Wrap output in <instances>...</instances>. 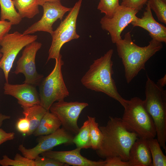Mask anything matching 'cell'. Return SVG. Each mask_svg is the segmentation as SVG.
Instances as JSON below:
<instances>
[{
  "instance_id": "obj_29",
  "label": "cell",
  "mask_w": 166,
  "mask_h": 166,
  "mask_svg": "<svg viewBox=\"0 0 166 166\" xmlns=\"http://www.w3.org/2000/svg\"><path fill=\"white\" fill-rule=\"evenodd\" d=\"M148 0H122L121 5L139 11L141 10Z\"/></svg>"
},
{
  "instance_id": "obj_36",
  "label": "cell",
  "mask_w": 166,
  "mask_h": 166,
  "mask_svg": "<svg viewBox=\"0 0 166 166\" xmlns=\"http://www.w3.org/2000/svg\"><path fill=\"white\" fill-rule=\"evenodd\" d=\"M48 2H61V0H38V3L39 6H41Z\"/></svg>"
},
{
  "instance_id": "obj_16",
  "label": "cell",
  "mask_w": 166,
  "mask_h": 166,
  "mask_svg": "<svg viewBox=\"0 0 166 166\" xmlns=\"http://www.w3.org/2000/svg\"><path fill=\"white\" fill-rule=\"evenodd\" d=\"M141 18L137 17L131 23L134 27L139 26L146 30L152 38L161 42L166 43V27L157 22L152 15L148 2Z\"/></svg>"
},
{
  "instance_id": "obj_2",
  "label": "cell",
  "mask_w": 166,
  "mask_h": 166,
  "mask_svg": "<svg viewBox=\"0 0 166 166\" xmlns=\"http://www.w3.org/2000/svg\"><path fill=\"white\" fill-rule=\"evenodd\" d=\"M118 54L122 59L125 79L130 83L142 69H145L147 61L163 48L162 42L152 38L148 45L140 47L132 40L130 32L126 33L124 39L116 43Z\"/></svg>"
},
{
  "instance_id": "obj_18",
  "label": "cell",
  "mask_w": 166,
  "mask_h": 166,
  "mask_svg": "<svg viewBox=\"0 0 166 166\" xmlns=\"http://www.w3.org/2000/svg\"><path fill=\"white\" fill-rule=\"evenodd\" d=\"M61 125L57 117L47 110L33 134L36 136L49 134L55 132Z\"/></svg>"
},
{
  "instance_id": "obj_10",
  "label": "cell",
  "mask_w": 166,
  "mask_h": 166,
  "mask_svg": "<svg viewBox=\"0 0 166 166\" xmlns=\"http://www.w3.org/2000/svg\"><path fill=\"white\" fill-rule=\"evenodd\" d=\"M73 135L63 128H59L51 134L39 136L37 139L38 144L35 147L27 149L20 144L18 149L23 156L34 160L42 153L51 150L57 146L73 143Z\"/></svg>"
},
{
  "instance_id": "obj_17",
  "label": "cell",
  "mask_w": 166,
  "mask_h": 166,
  "mask_svg": "<svg viewBox=\"0 0 166 166\" xmlns=\"http://www.w3.org/2000/svg\"><path fill=\"white\" fill-rule=\"evenodd\" d=\"M131 166H152V160L147 139L138 138L129 152Z\"/></svg>"
},
{
  "instance_id": "obj_26",
  "label": "cell",
  "mask_w": 166,
  "mask_h": 166,
  "mask_svg": "<svg viewBox=\"0 0 166 166\" xmlns=\"http://www.w3.org/2000/svg\"><path fill=\"white\" fill-rule=\"evenodd\" d=\"M147 2L158 20L166 24V0H148Z\"/></svg>"
},
{
  "instance_id": "obj_5",
  "label": "cell",
  "mask_w": 166,
  "mask_h": 166,
  "mask_svg": "<svg viewBox=\"0 0 166 166\" xmlns=\"http://www.w3.org/2000/svg\"><path fill=\"white\" fill-rule=\"evenodd\" d=\"M121 118L123 124L129 131L138 138L148 139L156 135L152 117L145 108L143 100L137 97L127 100Z\"/></svg>"
},
{
  "instance_id": "obj_11",
  "label": "cell",
  "mask_w": 166,
  "mask_h": 166,
  "mask_svg": "<svg viewBox=\"0 0 166 166\" xmlns=\"http://www.w3.org/2000/svg\"><path fill=\"white\" fill-rule=\"evenodd\" d=\"M42 46L41 43L36 41L26 45L22 52V56L17 62L14 73L16 74H23L25 77L24 83L35 86L39 85L43 75L38 73L35 65L37 53Z\"/></svg>"
},
{
  "instance_id": "obj_13",
  "label": "cell",
  "mask_w": 166,
  "mask_h": 166,
  "mask_svg": "<svg viewBox=\"0 0 166 166\" xmlns=\"http://www.w3.org/2000/svg\"><path fill=\"white\" fill-rule=\"evenodd\" d=\"M42 6L43 8L42 17L25 30L23 34L44 31L51 35L53 31L52 27L53 23L58 19L61 20L65 13L72 9L63 6L61 2H46Z\"/></svg>"
},
{
  "instance_id": "obj_8",
  "label": "cell",
  "mask_w": 166,
  "mask_h": 166,
  "mask_svg": "<svg viewBox=\"0 0 166 166\" xmlns=\"http://www.w3.org/2000/svg\"><path fill=\"white\" fill-rule=\"evenodd\" d=\"M37 38V35H24L18 31L8 33L3 38L0 43V52L2 54L0 59V69L4 73L6 82H8L9 72L19 52Z\"/></svg>"
},
{
  "instance_id": "obj_30",
  "label": "cell",
  "mask_w": 166,
  "mask_h": 166,
  "mask_svg": "<svg viewBox=\"0 0 166 166\" xmlns=\"http://www.w3.org/2000/svg\"><path fill=\"white\" fill-rule=\"evenodd\" d=\"M105 161L104 166H131L128 161H123L118 157H108Z\"/></svg>"
},
{
  "instance_id": "obj_7",
  "label": "cell",
  "mask_w": 166,
  "mask_h": 166,
  "mask_svg": "<svg viewBox=\"0 0 166 166\" xmlns=\"http://www.w3.org/2000/svg\"><path fill=\"white\" fill-rule=\"evenodd\" d=\"M82 0H79L76 3L68 14L51 35L52 41L49 51L47 62L50 59H55L59 57L61 54V49L65 44L79 38L80 35L76 32V25Z\"/></svg>"
},
{
  "instance_id": "obj_32",
  "label": "cell",
  "mask_w": 166,
  "mask_h": 166,
  "mask_svg": "<svg viewBox=\"0 0 166 166\" xmlns=\"http://www.w3.org/2000/svg\"><path fill=\"white\" fill-rule=\"evenodd\" d=\"M12 25L9 21L0 20V43L5 36L8 33Z\"/></svg>"
},
{
  "instance_id": "obj_33",
  "label": "cell",
  "mask_w": 166,
  "mask_h": 166,
  "mask_svg": "<svg viewBox=\"0 0 166 166\" xmlns=\"http://www.w3.org/2000/svg\"><path fill=\"white\" fill-rule=\"evenodd\" d=\"M14 137V132H7L0 128V145L7 141L13 140Z\"/></svg>"
},
{
  "instance_id": "obj_9",
  "label": "cell",
  "mask_w": 166,
  "mask_h": 166,
  "mask_svg": "<svg viewBox=\"0 0 166 166\" xmlns=\"http://www.w3.org/2000/svg\"><path fill=\"white\" fill-rule=\"evenodd\" d=\"M89 104L86 102H66L64 100L55 102L49 111L60 121L62 127L73 134H77L80 129L77 121L83 109Z\"/></svg>"
},
{
  "instance_id": "obj_19",
  "label": "cell",
  "mask_w": 166,
  "mask_h": 166,
  "mask_svg": "<svg viewBox=\"0 0 166 166\" xmlns=\"http://www.w3.org/2000/svg\"><path fill=\"white\" fill-rule=\"evenodd\" d=\"M24 117L29 120L30 129L27 135L30 136L38 126L42 117L47 111L40 104H35L29 107H22Z\"/></svg>"
},
{
  "instance_id": "obj_1",
  "label": "cell",
  "mask_w": 166,
  "mask_h": 166,
  "mask_svg": "<svg viewBox=\"0 0 166 166\" xmlns=\"http://www.w3.org/2000/svg\"><path fill=\"white\" fill-rule=\"evenodd\" d=\"M103 135L101 143L96 150L100 157L117 156L128 161L130 149L138 138L135 133L128 131L121 118L109 117L105 126H99Z\"/></svg>"
},
{
  "instance_id": "obj_20",
  "label": "cell",
  "mask_w": 166,
  "mask_h": 166,
  "mask_svg": "<svg viewBox=\"0 0 166 166\" xmlns=\"http://www.w3.org/2000/svg\"><path fill=\"white\" fill-rule=\"evenodd\" d=\"M12 0L22 18H32L39 13L38 0Z\"/></svg>"
},
{
  "instance_id": "obj_6",
  "label": "cell",
  "mask_w": 166,
  "mask_h": 166,
  "mask_svg": "<svg viewBox=\"0 0 166 166\" xmlns=\"http://www.w3.org/2000/svg\"><path fill=\"white\" fill-rule=\"evenodd\" d=\"M55 60L54 69L39 85L40 105L47 110L55 101L64 100L69 94L62 74L64 63L61 54Z\"/></svg>"
},
{
  "instance_id": "obj_37",
  "label": "cell",
  "mask_w": 166,
  "mask_h": 166,
  "mask_svg": "<svg viewBox=\"0 0 166 166\" xmlns=\"http://www.w3.org/2000/svg\"><path fill=\"white\" fill-rule=\"evenodd\" d=\"M2 53L0 52V59L2 57Z\"/></svg>"
},
{
  "instance_id": "obj_25",
  "label": "cell",
  "mask_w": 166,
  "mask_h": 166,
  "mask_svg": "<svg viewBox=\"0 0 166 166\" xmlns=\"http://www.w3.org/2000/svg\"><path fill=\"white\" fill-rule=\"evenodd\" d=\"M0 165L2 166H35L34 160L17 153L14 160L9 158L6 155L0 159Z\"/></svg>"
},
{
  "instance_id": "obj_21",
  "label": "cell",
  "mask_w": 166,
  "mask_h": 166,
  "mask_svg": "<svg viewBox=\"0 0 166 166\" xmlns=\"http://www.w3.org/2000/svg\"><path fill=\"white\" fill-rule=\"evenodd\" d=\"M1 20H7L12 24H19L22 18L16 11L12 0H0Z\"/></svg>"
},
{
  "instance_id": "obj_12",
  "label": "cell",
  "mask_w": 166,
  "mask_h": 166,
  "mask_svg": "<svg viewBox=\"0 0 166 166\" xmlns=\"http://www.w3.org/2000/svg\"><path fill=\"white\" fill-rule=\"evenodd\" d=\"M138 12L120 5L111 17L105 15L101 19V27L109 33L113 43H115L122 39L121 33L135 19Z\"/></svg>"
},
{
  "instance_id": "obj_23",
  "label": "cell",
  "mask_w": 166,
  "mask_h": 166,
  "mask_svg": "<svg viewBox=\"0 0 166 166\" xmlns=\"http://www.w3.org/2000/svg\"><path fill=\"white\" fill-rule=\"evenodd\" d=\"M147 140L152 156V166H166V156L157 139L153 138L147 139Z\"/></svg>"
},
{
  "instance_id": "obj_31",
  "label": "cell",
  "mask_w": 166,
  "mask_h": 166,
  "mask_svg": "<svg viewBox=\"0 0 166 166\" xmlns=\"http://www.w3.org/2000/svg\"><path fill=\"white\" fill-rule=\"evenodd\" d=\"M30 124L28 120L26 118H20L16 124L17 130L23 134H27L30 129Z\"/></svg>"
},
{
  "instance_id": "obj_3",
  "label": "cell",
  "mask_w": 166,
  "mask_h": 166,
  "mask_svg": "<svg viewBox=\"0 0 166 166\" xmlns=\"http://www.w3.org/2000/svg\"><path fill=\"white\" fill-rule=\"evenodd\" d=\"M113 50L110 49L104 55L94 61L81 79L86 88L103 93L118 101L124 107L127 100L119 93L114 80L112 57Z\"/></svg>"
},
{
  "instance_id": "obj_22",
  "label": "cell",
  "mask_w": 166,
  "mask_h": 166,
  "mask_svg": "<svg viewBox=\"0 0 166 166\" xmlns=\"http://www.w3.org/2000/svg\"><path fill=\"white\" fill-rule=\"evenodd\" d=\"M73 143L75 144L77 148L81 149L91 148L90 122L88 119L84 122L78 133L74 136Z\"/></svg>"
},
{
  "instance_id": "obj_35",
  "label": "cell",
  "mask_w": 166,
  "mask_h": 166,
  "mask_svg": "<svg viewBox=\"0 0 166 166\" xmlns=\"http://www.w3.org/2000/svg\"><path fill=\"white\" fill-rule=\"evenodd\" d=\"M10 117L9 116L2 114L0 112V128L2 126L4 121L10 119Z\"/></svg>"
},
{
  "instance_id": "obj_15",
  "label": "cell",
  "mask_w": 166,
  "mask_h": 166,
  "mask_svg": "<svg viewBox=\"0 0 166 166\" xmlns=\"http://www.w3.org/2000/svg\"><path fill=\"white\" fill-rule=\"evenodd\" d=\"M81 148L67 151L51 150L41 153V156L53 159L61 162L74 166H104L105 161H95L88 159L81 154Z\"/></svg>"
},
{
  "instance_id": "obj_27",
  "label": "cell",
  "mask_w": 166,
  "mask_h": 166,
  "mask_svg": "<svg viewBox=\"0 0 166 166\" xmlns=\"http://www.w3.org/2000/svg\"><path fill=\"white\" fill-rule=\"evenodd\" d=\"M120 5L119 0H100L97 9L105 16L111 18Z\"/></svg>"
},
{
  "instance_id": "obj_28",
  "label": "cell",
  "mask_w": 166,
  "mask_h": 166,
  "mask_svg": "<svg viewBox=\"0 0 166 166\" xmlns=\"http://www.w3.org/2000/svg\"><path fill=\"white\" fill-rule=\"evenodd\" d=\"M37 156L34 160L35 166H68L64 164L53 159L45 156Z\"/></svg>"
},
{
  "instance_id": "obj_24",
  "label": "cell",
  "mask_w": 166,
  "mask_h": 166,
  "mask_svg": "<svg viewBox=\"0 0 166 166\" xmlns=\"http://www.w3.org/2000/svg\"><path fill=\"white\" fill-rule=\"evenodd\" d=\"M87 117L90 122L91 148L96 150L98 149L101 143L103 135L99 128L98 124L96 121L95 118L89 116Z\"/></svg>"
},
{
  "instance_id": "obj_4",
  "label": "cell",
  "mask_w": 166,
  "mask_h": 166,
  "mask_svg": "<svg viewBox=\"0 0 166 166\" xmlns=\"http://www.w3.org/2000/svg\"><path fill=\"white\" fill-rule=\"evenodd\" d=\"M144 105L152 117L160 147L166 151V91L147 75Z\"/></svg>"
},
{
  "instance_id": "obj_14",
  "label": "cell",
  "mask_w": 166,
  "mask_h": 166,
  "mask_svg": "<svg viewBox=\"0 0 166 166\" xmlns=\"http://www.w3.org/2000/svg\"><path fill=\"white\" fill-rule=\"evenodd\" d=\"M35 86L26 83L13 85L6 82L3 87L4 93L16 98L22 107H29L40 104L39 94Z\"/></svg>"
},
{
  "instance_id": "obj_34",
  "label": "cell",
  "mask_w": 166,
  "mask_h": 166,
  "mask_svg": "<svg viewBox=\"0 0 166 166\" xmlns=\"http://www.w3.org/2000/svg\"><path fill=\"white\" fill-rule=\"evenodd\" d=\"M159 86L163 88L166 84V74L162 78L159 79L156 83Z\"/></svg>"
}]
</instances>
